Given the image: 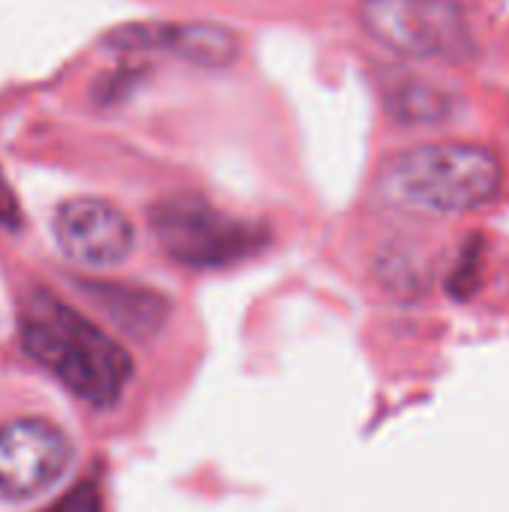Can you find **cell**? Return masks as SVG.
I'll return each mask as SVG.
<instances>
[{
    "instance_id": "cell-3",
    "label": "cell",
    "mask_w": 509,
    "mask_h": 512,
    "mask_svg": "<svg viewBox=\"0 0 509 512\" xmlns=\"http://www.w3.org/2000/svg\"><path fill=\"white\" fill-rule=\"evenodd\" d=\"M153 234L168 258L198 270H216L258 255L267 231L255 222L234 219L201 198H165L150 213Z\"/></svg>"
},
{
    "instance_id": "cell-8",
    "label": "cell",
    "mask_w": 509,
    "mask_h": 512,
    "mask_svg": "<svg viewBox=\"0 0 509 512\" xmlns=\"http://www.w3.org/2000/svg\"><path fill=\"white\" fill-rule=\"evenodd\" d=\"M387 108L399 123H441L453 114L450 93L420 78H399L387 90Z\"/></svg>"
},
{
    "instance_id": "cell-9",
    "label": "cell",
    "mask_w": 509,
    "mask_h": 512,
    "mask_svg": "<svg viewBox=\"0 0 509 512\" xmlns=\"http://www.w3.org/2000/svg\"><path fill=\"white\" fill-rule=\"evenodd\" d=\"M90 288L114 312V318H120V324H126L135 333H147L150 327L162 321L165 303L156 294L126 288V285H90Z\"/></svg>"
},
{
    "instance_id": "cell-10",
    "label": "cell",
    "mask_w": 509,
    "mask_h": 512,
    "mask_svg": "<svg viewBox=\"0 0 509 512\" xmlns=\"http://www.w3.org/2000/svg\"><path fill=\"white\" fill-rule=\"evenodd\" d=\"M21 204H18V195L12 192V186H9V180L3 177V171H0V225L3 228H12V231H18L21 228Z\"/></svg>"
},
{
    "instance_id": "cell-11",
    "label": "cell",
    "mask_w": 509,
    "mask_h": 512,
    "mask_svg": "<svg viewBox=\"0 0 509 512\" xmlns=\"http://www.w3.org/2000/svg\"><path fill=\"white\" fill-rule=\"evenodd\" d=\"M51 512H99V495L90 483H84L69 498H63Z\"/></svg>"
},
{
    "instance_id": "cell-5",
    "label": "cell",
    "mask_w": 509,
    "mask_h": 512,
    "mask_svg": "<svg viewBox=\"0 0 509 512\" xmlns=\"http://www.w3.org/2000/svg\"><path fill=\"white\" fill-rule=\"evenodd\" d=\"M72 465V444L48 420H15L0 426V501L39 498L63 480Z\"/></svg>"
},
{
    "instance_id": "cell-7",
    "label": "cell",
    "mask_w": 509,
    "mask_h": 512,
    "mask_svg": "<svg viewBox=\"0 0 509 512\" xmlns=\"http://www.w3.org/2000/svg\"><path fill=\"white\" fill-rule=\"evenodd\" d=\"M54 240L60 252L90 270L117 267L135 249V225L102 198H69L54 210Z\"/></svg>"
},
{
    "instance_id": "cell-1",
    "label": "cell",
    "mask_w": 509,
    "mask_h": 512,
    "mask_svg": "<svg viewBox=\"0 0 509 512\" xmlns=\"http://www.w3.org/2000/svg\"><path fill=\"white\" fill-rule=\"evenodd\" d=\"M504 186L495 150L468 141H429L393 153L378 177L381 204L423 216H465L489 207Z\"/></svg>"
},
{
    "instance_id": "cell-2",
    "label": "cell",
    "mask_w": 509,
    "mask_h": 512,
    "mask_svg": "<svg viewBox=\"0 0 509 512\" xmlns=\"http://www.w3.org/2000/svg\"><path fill=\"white\" fill-rule=\"evenodd\" d=\"M21 342L39 366L93 408H111L132 381L129 351L51 294H36L27 303Z\"/></svg>"
},
{
    "instance_id": "cell-6",
    "label": "cell",
    "mask_w": 509,
    "mask_h": 512,
    "mask_svg": "<svg viewBox=\"0 0 509 512\" xmlns=\"http://www.w3.org/2000/svg\"><path fill=\"white\" fill-rule=\"evenodd\" d=\"M105 48L120 54H171L204 69H228L240 60L243 42L228 24L213 21H132L105 33Z\"/></svg>"
},
{
    "instance_id": "cell-4",
    "label": "cell",
    "mask_w": 509,
    "mask_h": 512,
    "mask_svg": "<svg viewBox=\"0 0 509 512\" xmlns=\"http://www.w3.org/2000/svg\"><path fill=\"white\" fill-rule=\"evenodd\" d=\"M360 27L408 60H462L471 54V24L456 0H363Z\"/></svg>"
}]
</instances>
